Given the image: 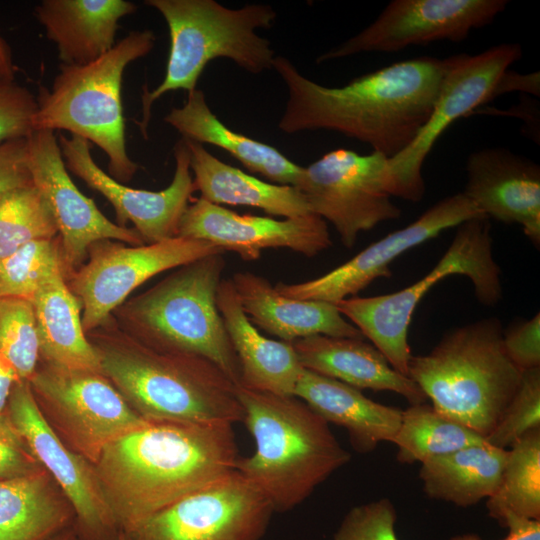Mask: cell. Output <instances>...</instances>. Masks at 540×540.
Instances as JSON below:
<instances>
[{
  "label": "cell",
  "mask_w": 540,
  "mask_h": 540,
  "mask_svg": "<svg viewBox=\"0 0 540 540\" xmlns=\"http://www.w3.org/2000/svg\"><path fill=\"white\" fill-rule=\"evenodd\" d=\"M539 72L521 75L507 70L497 84L493 98L513 90L530 92L539 96Z\"/></svg>",
  "instance_id": "obj_44"
},
{
  "label": "cell",
  "mask_w": 540,
  "mask_h": 540,
  "mask_svg": "<svg viewBox=\"0 0 540 540\" xmlns=\"http://www.w3.org/2000/svg\"><path fill=\"white\" fill-rule=\"evenodd\" d=\"M503 347L510 361L521 372L540 368L539 313L503 332Z\"/></svg>",
  "instance_id": "obj_41"
},
{
  "label": "cell",
  "mask_w": 540,
  "mask_h": 540,
  "mask_svg": "<svg viewBox=\"0 0 540 540\" xmlns=\"http://www.w3.org/2000/svg\"><path fill=\"white\" fill-rule=\"evenodd\" d=\"M396 520L395 506L388 498L360 504L347 512L333 540H399Z\"/></svg>",
  "instance_id": "obj_38"
},
{
  "label": "cell",
  "mask_w": 540,
  "mask_h": 540,
  "mask_svg": "<svg viewBox=\"0 0 540 540\" xmlns=\"http://www.w3.org/2000/svg\"><path fill=\"white\" fill-rule=\"evenodd\" d=\"M462 192L488 218L521 225L540 244V167L507 148H484L469 155Z\"/></svg>",
  "instance_id": "obj_21"
},
{
  "label": "cell",
  "mask_w": 540,
  "mask_h": 540,
  "mask_svg": "<svg viewBox=\"0 0 540 540\" xmlns=\"http://www.w3.org/2000/svg\"><path fill=\"white\" fill-rule=\"evenodd\" d=\"M75 512L77 540H116L121 532L95 465L67 447L42 417L28 381L17 382L4 410Z\"/></svg>",
  "instance_id": "obj_15"
},
{
  "label": "cell",
  "mask_w": 540,
  "mask_h": 540,
  "mask_svg": "<svg viewBox=\"0 0 540 540\" xmlns=\"http://www.w3.org/2000/svg\"><path fill=\"white\" fill-rule=\"evenodd\" d=\"M64 540H77L74 530H72ZM116 540H127L123 532H120Z\"/></svg>",
  "instance_id": "obj_47"
},
{
  "label": "cell",
  "mask_w": 540,
  "mask_h": 540,
  "mask_svg": "<svg viewBox=\"0 0 540 540\" xmlns=\"http://www.w3.org/2000/svg\"><path fill=\"white\" fill-rule=\"evenodd\" d=\"M74 522L71 503L44 468L0 480V540H53Z\"/></svg>",
  "instance_id": "obj_29"
},
{
  "label": "cell",
  "mask_w": 540,
  "mask_h": 540,
  "mask_svg": "<svg viewBox=\"0 0 540 540\" xmlns=\"http://www.w3.org/2000/svg\"><path fill=\"white\" fill-rule=\"evenodd\" d=\"M32 304L41 361L101 372L98 355L82 326L81 303L68 288L62 271L43 282Z\"/></svg>",
  "instance_id": "obj_30"
},
{
  "label": "cell",
  "mask_w": 540,
  "mask_h": 540,
  "mask_svg": "<svg viewBox=\"0 0 540 540\" xmlns=\"http://www.w3.org/2000/svg\"><path fill=\"white\" fill-rule=\"evenodd\" d=\"M388 157L340 148L303 167L296 188L312 213L331 223L341 243L352 248L362 232L401 216L391 200Z\"/></svg>",
  "instance_id": "obj_11"
},
{
  "label": "cell",
  "mask_w": 540,
  "mask_h": 540,
  "mask_svg": "<svg viewBox=\"0 0 540 540\" xmlns=\"http://www.w3.org/2000/svg\"><path fill=\"white\" fill-rule=\"evenodd\" d=\"M185 142L194 186L204 200L220 206L255 207L284 218L312 213L296 187L260 180L219 160L204 145L188 140Z\"/></svg>",
  "instance_id": "obj_28"
},
{
  "label": "cell",
  "mask_w": 540,
  "mask_h": 540,
  "mask_svg": "<svg viewBox=\"0 0 540 540\" xmlns=\"http://www.w3.org/2000/svg\"><path fill=\"white\" fill-rule=\"evenodd\" d=\"M136 10L127 0H42L34 15L56 45L60 64L82 66L115 46L120 19Z\"/></svg>",
  "instance_id": "obj_23"
},
{
  "label": "cell",
  "mask_w": 540,
  "mask_h": 540,
  "mask_svg": "<svg viewBox=\"0 0 540 540\" xmlns=\"http://www.w3.org/2000/svg\"><path fill=\"white\" fill-rule=\"evenodd\" d=\"M15 73L11 48L0 33V83L15 81Z\"/></svg>",
  "instance_id": "obj_46"
},
{
  "label": "cell",
  "mask_w": 540,
  "mask_h": 540,
  "mask_svg": "<svg viewBox=\"0 0 540 540\" xmlns=\"http://www.w3.org/2000/svg\"><path fill=\"white\" fill-rule=\"evenodd\" d=\"M43 469L6 412L0 413V480L31 475Z\"/></svg>",
  "instance_id": "obj_40"
},
{
  "label": "cell",
  "mask_w": 540,
  "mask_h": 540,
  "mask_svg": "<svg viewBox=\"0 0 540 540\" xmlns=\"http://www.w3.org/2000/svg\"><path fill=\"white\" fill-rule=\"evenodd\" d=\"M506 0H393L357 35L324 52L317 63L360 53H395L412 45L459 42L503 12Z\"/></svg>",
  "instance_id": "obj_16"
},
{
  "label": "cell",
  "mask_w": 540,
  "mask_h": 540,
  "mask_svg": "<svg viewBox=\"0 0 540 540\" xmlns=\"http://www.w3.org/2000/svg\"><path fill=\"white\" fill-rule=\"evenodd\" d=\"M294 396L328 424L345 428L352 447L359 453H369L381 442H392L400 427L402 410L375 402L355 387L304 368Z\"/></svg>",
  "instance_id": "obj_26"
},
{
  "label": "cell",
  "mask_w": 540,
  "mask_h": 540,
  "mask_svg": "<svg viewBox=\"0 0 540 540\" xmlns=\"http://www.w3.org/2000/svg\"><path fill=\"white\" fill-rule=\"evenodd\" d=\"M232 426L148 420L107 445L95 468L120 531L234 471Z\"/></svg>",
  "instance_id": "obj_2"
},
{
  "label": "cell",
  "mask_w": 540,
  "mask_h": 540,
  "mask_svg": "<svg viewBox=\"0 0 540 540\" xmlns=\"http://www.w3.org/2000/svg\"><path fill=\"white\" fill-rule=\"evenodd\" d=\"M0 356L21 381H29L35 372L40 351L31 301L0 297Z\"/></svg>",
  "instance_id": "obj_36"
},
{
  "label": "cell",
  "mask_w": 540,
  "mask_h": 540,
  "mask_svg": "<svg viewBox=\"0 0 540 540\" xmlns=\"http://www.w3.org/2000/svg\"><path fill=\"white\" fill-rule=\"evenodd\" d=\"M477 217L486 216L462 192L447 196L409 225L372 243L330 272L301 283L279 282L275 288L288 298L336 304L374 280L390 277L389 265L407 250Z\"/></svg>",
  "instance_id": "obj_19"
},
{
  "label": "cell",
  "mask_w": 540,
  "mask_h": 540,
  "mask_svg": "<svg viewBox=\"0 0 540 540\" xmlns=\"http://www.w3.org/2000/svg\"><path fill=\"white\" fill-rule=\"evenodd\" d=\"M274 509L236 469L123 532L127 540H261Z\"/></svg>",
  "instance_id": "obj_13"
},
{
  "label": "cell",
  "mask_w": 540,
  "mask_h": 540,
  "mask_svg": "<svg viewBox=\"0 0 540 540\" xmlns=\"http://www.w3.org/2000/svg\"><path fill=\"white\" fill-rule=\"evenodd\" d=\"M237 396L255 451L239 458L236 470L267 498L274 512L301 504L350 461L351 454L329 424L298 397L242 386H237Z\"/></svg>",
  "instance_id": "obj_4"
},
{
  "label": "cell",
  "mask_w": 540,
  "mask_h": 540,
  "mask_svg": "<svg viewBox=\"0 0 540 540\" xmlns=\"http://www.w3.org/2000/svg\"><path fill=\"white\" fill-rule=\"evenodd\" d=\"M56 236L58 228L50 205L33 183L0 198V259L26 243Z\"/></svg>",
  "instance_id": "obj_34"
},
{
  "label": "cell",
  "mask_w": 540,
  "mask_h": 540,
  "mask_svg": "<svg viewBox=\"0 0 540 540\" xmlns=\"http://www.w3.org/2000/svg\"><path fill=\"white\" fill-rule=\"evenodd\" d=\"M502 527L508 529V534L503 540H540V520L520 518L515 515H507ZM447 540H482L474 533H464L452 536Z\"/></svg>",
  "instance_id": "obj_43"
},
{
  "label": "cell",
  "mask_w": 540,
  "mask_h": 540,
  "mask_svg": "<svg viewBox=\"0 0 540 540\" xmlns=\"http://www.w3.org/2000/svg\"><path fill=\"white\" fill-rule=\"evenodd\" d=\"M407 375L437 412L484 439L522 378L504 350L502 327L494 317L458 327L429 353L412 355Z\"/></svg>",
  "instance_id": "obj_6"
},
{
  "label": "cell",
  "mask_w": 540,
  "mask_h": 540,
  "mask_svg": "<svg viewBox=\"0 0 540 540\" xmlns=\"http://www.w3.org/2000/svg\"><path fill=\"white\" fill-rule=\"evenodd\" d=\"M508 456L486 441L421 464L419 478L427 497L470 507L496 490Z\"/></svg>",
  "instance_id": "obj_31"
},
{
  "label": "cell",
  "mask_w": 540,
  "mask_h": 540,
  "mask_svg": "<svg viewBox=\"0 0 540 540\" xmlns=\"http://www.w3.org/2000/svg\"><path fill=\"white\" fill-rule=\"evenodd\" d=\"M57 139L66 168L110 202L119 226L132 222L145 244L178 236L180 220L196 190L184 139L174 146V176L161 191L131 188L111 177L96 164L83 138L59 134Z\"/></svg>",
  "instance_id": "obj_17"
},
{
  "label": "cell",
  "mask_w": 540,
  "mask_h": 540,
  "mask_svg": "<svg viewBox=\"0 0 540 540\" xmlns=\"http://www.w3.org/2000/svg\"><path fill=\"white\" fill-rule=\"evenodd\" d=\"M522 56L517 43H502L475 54H458L443 80L433 111L413 142L388 159L393 197L417 202L425 194L422 167L443 132L457 119L493 99L508 68Z\"/></svg>",
  "instance_id": "obj_14"
},
{
  "label": "cell",
  "mask_w": 540,
  "mask_h": 540,
  "mask_svg": "<svg viewBox=\"0 0 540 540\" xmlns=\"http://www.w3.org/2000/svg\"><path fill=\"white\" fill-rule=\"evenodd\" d=\"M488 217H477L457 226L456 234L438 263L420 280L394 293L372 297L353 296L336 303L339 312L356 326L406 376L412 356L408 329L413 312L424 295L444 278L468 277L478 301L495 305L502 296L500 268L493 258Z\"/></svg>",
  "instance_id": "obj_9"
},
{
  "label": "cell",
  "mask_w": 540,
  "mask_h": 540,
  "mask_svg": "<svg viewBox=\"0 0 540 540\" xmlns=\"http://www.w3.org/2000/svg\"><path fill=\"white\" fill-rule=\"evenodd\" d=\"M164 121L183 139L223 149L250 172L274 184L294 187L298 184L302 166L275 147L228 128L212 112L200 89L188 92L186 102L172 108Z\"/></svg>",
  "instance_id": "obj_27"
},
{
  "label": "cell",
  "mask_w": 540,
  "mask_h": 540,
  "mask_svg": "<svg viewBox=\"0 0 540 540\" xmlns=\"http://www.w3.org/2000/svg\"><path fill=\"white\" fill-rule=\"evenodd\" d=\"M223 254L175 268L148 290L122 303L112 316L122 330L146 346L203 357L239 386V361L217 307V290L226 264Z\"/></svg>",
  "instance_id": "obj_5"
},
{
  "label": "cell",
  "mask_w": 540,
  "mask_h": 540,
  "mask_svg": "<svg viewBox=\"0 0 540 540\" xmlns=\"http://www.w3.org/2000/svg\"><path fill=\"white\" fill-rule=\"evenodd\" d=\"M36 97L15 81L0 83V145L27 138L33 130Z\"/></svg>",
  "instance_id": "obj_39"
},
{
  "label": "cell",
  "mask_w": 540,
  "mask_h": 540,
  "mask_svg": "<svg viewBox=\"0 0 540 540\" xmlns=\"http://www.w3.org/2000/svg\"><path fill=\"white\" fill-rule=\"evenodd\" d=\"M304 369L374 391H390L410 404L427 402L420 387L395 370L373 345L359 338L312 335L291 342Z\"/></svg>",
  "instance_id": "obj_24"
},
{
  "label": "cell",
  "mask_w": 540,
  "mask_h": 540,
  "mask_svg": "<svg viewBox=\"0 0 540 540\" xmlns=\"http://www.w3.org/2000/svg\"><path fill=\"white\" fill-rule=\"evenodd\" d=\"M72 530H69V531H66L64 532L63 534L57 536L55 539L53 540H64L66 538V536L71 532Z\"/></svg>",
  "instance_id": "obj_48"
},
{
  "label": "cell",
  "mask_w": 540,
  "mask_h": 540,
  "mask_svg": "<svg viewBox=\"0 0 540 540\" xmlns=\"http://www.w3.org/2000/svg\"><path fill=\"white\" fill-rule=\"evenodd\" d=\"M178 236L207 241L247 262L258 260L269 248L313 257L332 244L327 223L314 213L283 220L241 215L201 197L185 210Z\"/></svg>",
  "instance_id": "obj_20"
},
{
  "label": "cell",
  "mask_w": 540,
  "mask_h": 540,
  "mask_svg": "<svg viewBox=\"0 0 540 540\" xmlns=\"http://www.w3.org/2000/svg\"><path fill=\"white\" fill-rule=\"evenodd\" d=\"M58 271H62L66 279L59 235L26 243L0 259V297L32 302L43 282Z\"/></svg>",
  "instance_id": "obj_35"
},
{
  "label": "cell",
  "mask_w": 540,
  "mask_h": 540,
  "mask_svg": "<svg viewBox=\"0 0 540 540\" xmlns=\"http://www.w3.org/2000/svg\"><path fill=\"white\" fill-rule=\"evenodd\" d=\"M485 439L468 427L453 421L427 402L410 404L402 410L400 427L392 441L401 464H421Z\"/></svg>",
  "instance_id": "obj_33"
},
{
  "label": "cell",
  "mask_w": 540,
  "mask_h": 540,
  "mask_svg": "<svg viewBox=\"0 0 540 540\" xmlns=\"http://www.w3.org/2000/svg\"><path fill=\"white\" fill-rule=\"evenodd\" d=\"M218 253L225 252L207 241L180 236L139 246L115 240L91 244L86 261L66 278L81 303L85 334L104 323L150 278Z\"/></svg>",
  "instance_id": "obj_12"
},
{
  "label": "cell",
  "mask_w": 540,
  "mask_h": 540,
  "mask_svg": "<svg viewBox=\"0 0 540 540\" xmlns=\"http://www.w3.org/2000/svg\"><path fill=\"white\" fill-rule=\"evenodd\" d=\"M19 381L13 368L0 356V413L4 412L10 393Z\"/></svg>",
  "instance_id": "obj_45"
},
{
  "label": "cell",
  "mask_w": 540,
  "mask_h": 540,
  "mask_svg": "<svg viewBox=\"0 0 540 540\" xmlns=\"http://www.w3.org/2000/svg\"><path fill=\"white\" fill-rule=\"evenodd\" d=\"M151 30H136L99 59L82 66H59L51 87H40L33 130H66L93 142L108 158L109 175L128 182L139 165L126 149L121 87L126 67L155 45Z\"/></svg>",
  "instance_id": "obj_8"
},
{
  "label": "cell",
  "mask_w": 540,
  "mask_h": 540,
  "mask_svg": "<svg viewBox=\"0 0 540 540\" xmlns=\"http://www.w3.org/2000/svg\"><path fill=\"white\" fill-rule=\"evenodd\" d=\"M27 165V138L0 145V198L8 192L32 184Z\"/></svg>",
  "instance_id": "obj_42"
},
{
  "label": "cell",
  "mask_w": 540,
  "mask_h": 540,
  "mask_svg": "<svg viewBox=\"0 0 540 540\" xmlns=\"http://www.w3.org/2000/svg\"><path fill=\"white\" fill-rule=\"evenodd\" d=\"M28 382L50 428L67 447L94 465L107 445L148 421L99 371L39 360Z\"/></svg>",
  "instance_id": "obj_10"
},
{
  "label": "cell",
  "mask_w": 540,
  "mask_h": 540,
  "mask_svg": "<svg viewBox=\"0 0 540 540\" xmlns=\"http://www.w3.org/2000/svg\"><path fill=\"white\" fill-rule=\"evenodd\" d=\"M451 57L407 59L327 87L302 75L286 57L273 69L288 90L278 128L286 134L329 130L392 158L407 148L429 119Z\"/></svg>",
  "instance_id": "obj_1"
},
{
  "label": "cell",
  "mask_w": 540,
  "mask_h": 540,
  "mask_svg": "<svg viewBox=\"0 0 540 540\" xmlns=\"http://www.w3.org/2000/svg\"><path fill=\"white\" fill-rule=\"evenodd\" d=\"M486 500L488 515L501 526L509 514L540 520V428L508 449L498 486Z\"/></svg>",
  "instance_id": "obj_32"
},
{
  "label": "cell",
  "mask_w": 540,
  "mask_h": 540,
  "mask_svg": "<svg viewBox=\"0 0 540 540\" xmlns=\"http://www.w3.org/2000/svg\"><path fill=\"white\" fill-rule=\"evenodd\" d=\"M217 307L239 361V386L294 395L303 367L292 343L269 339L257 330L244 313L231 278L219 284Z\"/></svg>",
  "instance_id": "obj_25"
},
{
  "label": "cell",
  "mask_w": 540,
  "mask_h": 540,
  "mask_svg": "<svg viewBox=\"0 0 540 540\" xmlns=\"http://www.w3.org/2000/svg\"><path fill=\"white\" fill-rule=\"evenodd\" d=\"M27 165L33 184L52 210L61 240L66 278L87 259L91 244L115 240L145 244L133 228L110 221L73 183L54 131L37 130L27 137Z\"/></svg>",
  "instance_id": "obj_18"
},
{
  "label": "cell",
  "mask_w": 540,
  "mask_h": 540,
  "mask_svg": "<svg viewBox=\"0 0 540 540\" xmlns=\"http://www.w3.org/2000/svg\"><path fill=\"white\" fill-rule=\"evenodd\" d=\"M231 280L249 321L281 341L319 334L364 339L335 304L288 298L266 278L248 271L234 273Z\"/></svg>",
  "instance_id": "obj_22"
},
{
  "label": "cell",
  "mask_w": 540,
  "mask_h": 540,
  "mask_svg": "<svg viewBox=\"0 0 540 540\" xmlns=\"http://www.w3.org/2000/svg\"><path fill=\"white\" fill-rule=\"evenodd\" d=\"M86 335L101 372L144 419L242 422L237 386L211 361L152 349L122 330L112 315Z\"/></svg>",
  "instance_id": "obj_3"
},
{
  "label": "cell",
  "mask_w": 540,
  "mask_h": 540,
  "mask_svg": "<svg viewBox=\"0 0 540 540\" xmlns=\"http://www.w3.org/2000/svg\"><path fill=\"white\" fill-rule=\"evenodd\" d=\"M535 428H540V368L522 372L515 394L485 441L507 450Z\"/></svg>",
  "instance_id": "obj_37"
},
{
  "label": "cell",
  "mask_w": 540,
  "mask_h": 540,
  "mask_svg": "<svg viewBox=\"0 0 540 540\" xmlns=\"http://www.w3.org/2000/svg\"><path fill=\"white\" fill-rule=\"evenodd\" d=\"M167 23L170 50L163 81L154 89L144 88L142 116L137 121L141 134L147 130L152 105L162 95L179 89L196 88L206 65L217 58L233 61L252 74L273 69L274 50L257 30L273 26L277 13L266 4L228 8L215 0H146Z\"/></svg>",
  "instance_id": "obj_7"
}]
</instances>
